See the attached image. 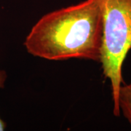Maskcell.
<instances>
[{"label": "cell", "mask_w": 131, "mask_h": 131, "mask_svg": "<svg viewBox=\"0 0 131 131\" xmlns=\"http://www.w3.org/2000/svg\"><path fill=\"white\" fill-rule=\"evenodd\" d=\"M103 31L98 0H84L43 15L33 26L24 45L30 55L48 61L100 63Z\"/></svg>", "instance_id": "obj_1"}, {"label": "cell", "mask_w": 131, "mask_h": 131, "mask_svg": "<svg viewBox=\"0 0 131 131\" xmlns=\"http://www.w3.org/2000/svg\"><path fill=\"white\" fill-rule=\"evenodd\" d=\"M103 15V43L100 63L109 80L113 114L120 116L119 91L123 83L122 66L131 50V0H98Z\"/></svg>", "instance_id": "obj_2"}, {"label": "cell", "mask_w": 131, "mask_h": 131, "mask_svg": "<svg viewBox=\"0 0 131 131\" xmlns=\"http://www.w3.org/2000/svg\"><path fill=\"white\" fill-rule=\"evenodd\" d=\"M118 104L120 114L122 113L131 127V82L121 85L119 91Z\"/></svg>", "instance_id": "obj_3"}, {"label": "cell", "mask_w": 131, "mask_h": 131, "mask_svg": "<svg viewBox=\"0 0 131 131\" xmlns=\"http://www.w3.org/2000/svg\"><path fill=\"white\" fill-rule=\"evenodd\" d=\"M7 78V72L5 70L0 69V89L4 88ZM5 128H6V123L4 120H2L0 118V131H4Z\"/></svg>", "instance_id": "obj_4"}]
</instances>
